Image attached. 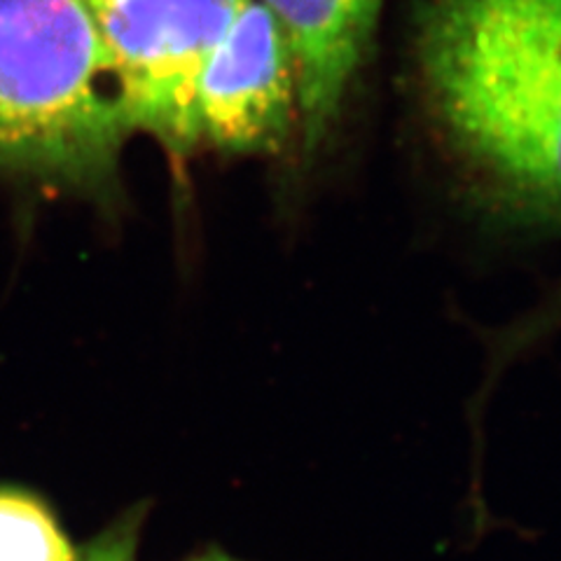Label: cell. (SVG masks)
Wrapping results in <instances>:
<instances>
[{
	"mask_svg": "<svg viewBox=\"0 0 561 561\" xmlns=\"http://www.w3.org/2000/svg\"><path fill=\"white\" fill-rule=\"evenodd\" d=\"M437 125L501 199L561 222V0H419Z\"/></svg>",
	"mask_w": 561,
	"mask_h": 561,
	"instance_id": "obj_1",
	"label": "cell"
},
{
	"mask_svg": "<svg viewBox=\"0 0 561 561\" xmlns=\"http://www.w3.org/2000/svg\"><path fill=\"white\" fill-rule=\"evenodd\" d=\"M127 136L82 0H0V171L111 199Z\"/></svg>",
	"mask_w": 561,
	"mask_h": 561,
	"instance_id": "obj_2",
	"label": "cell"
},
{
	"mask_svg": "<svg viewBox=\"0 0 561 561\" xmlns=\"http://www.w3.org/2000/svg\"><path fill=\"white\" fill-rule=\"evenodd\" d=\"M108 64L129 134L152 136L173 160L202 148L197 80L249 0H82Z\"/></svg>",
	"mask_w": 561,
	"mask_h": 561,
	"instance_id": "obj_3",
	"label": "cell"
},
{
	"mask_svg": "<svg viewBox=\"0 0 561 561\" xmlns=\"http://www.w3.org/2000/svg\"><path fill=\"white\" fill-rule=\"evenodd\" d=\"M202 148L227 154H274L297 129V68L276 16L249 0L197 80Z\"/></svg>",
	"mask_w": 561,
	"mask_h": 561,
	"instance_id": "obj_4",
	"label": "cell"
},
{
	"mask_svg": "<svg viewBox=\"0 0 561 561\" xmlns=\"http://www.w3.org/2000/svg\"><path fill=\"white\" fill-rule=\"evenodd\" d=\"M286 31L297 68V129L319 148L344 108L383 0H260Z\"/></svg>",
	"mask_w": 561,
	"mask_h": 561,
	"instance_id": "obj_5",
	"label": "cell"
},
{
	"mask_svg": "<svg viewBox=\"0 0 561 561\" xmlns=\"http://www.w3.org/2000/svg\"><path fill=\"white\" fill-rule=\"evenodd\" d=\"M0 561H76V554L38 499L0 489Z\"/></svg>",
	"mask_w": 561,
	"mask_h": 561,
	"instance_id": "obj_6",
	"label": "cell"
},
{
	"mask_svg": "<svg viewBox=\"0 0 561 561\" xmlns=\"http://www.w3.org/2000/svg\"><path fill=\"white\" fill-rule=\"evenodd\" d=\"M140 519H144V507L127 513L96 540H92L80 554H76V561H134Z\"/></svg>",
	"mask_w": 561,
	"mask_h": 561,
	"instance_id": "obj_7",
	"label": "cell"
},
{
	"mask_svg": "<svg viewBox=\"0 0 561 561\" xmlns=\"http://www.w3.org/2000/svg\"><path fill=\"white\" fill-rule=\"evenodd\" d=\"M192 561H239V559H232V557H227L222 552H208V554H202V557L192 559Z\"/></svg>",
	"mask_w": 561,
	"mask_h": 561,
	"instance_id": "obj_8",
	"label": "cell"
},
{
	"mask_svg": "<svg viewBox=\"0 0 561 561\" xmlns=\"http://www.w3.org/2000/svg\"><path fill=\"white\" fill-rule=\"evenodd\" d=\"M554 316H561V300H557L554 307H552V311H550V319H554Z\"/></svg>",
	"mask_w": 561,
	"mask_h": 561,
	"instance_id": "obj_9",
	"label": "cell"
}]
</instances>
